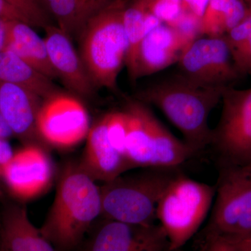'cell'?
Returning a JSON list of instances; mask_svg holds the SVG:
<instances>
[{"mask_svg": "<svg viewBox=\"0 0 251 251\" xmlns=\"http://www.w3.org/2000/svg\"><path fill=\"white\" fill-rule=\"evenodd\" d=\"M80 166L96 181L108 182L131 169L123 155L112 146L107 133L105 116L90 127Z\"/></svg>", "mask_w": 251, "mask_h": 251, "instance_id": "5bb4252c", "label": "cell"}, {"mask_svg": "<svg viewBox=\"0 0 251 251\" xmlns=\"http://www.w3.org/2000/svg\"><path fill=\"white\" fill-rule=\"evenodd\" d=\"M115 0H39L57 26L72 40L80 38L87 23Z\"/></svg>", "mask_w": 251, "mask_h": 251, "instance_id": "d6986e66", "label": "cell"}, {"mask_svg": "<svg viewBox=\"0 0 251 251\" xmlns=\"http://www.w3.org/2000/svg\"><path fill=\"white\" fill-rule=\"evenodd\" d=\"M80 163L69 162L60 172L52 206L41 233L57 251H72L101 217L100 186Z\"/></svg>", "mask_w": 251, "mask_h": 251, "instance_id": "6da1fadb", "label": "cell"}, {"mask_svg": "<svg viewBox=\"0 0 251 251\" xmlns=\"http://www.w3.org/2000/svg\"><path fill=\"white\" fill-rule=\"evenodd\" d=\"M14 154L9 142L0 138V169L11 159Z\"/></svg>", "mask_w": 251, "mask_h": 251, "instance_id": "f1b7e54d", "label": "cell"}, {"mask_svg": "<svg viewBox=\"0 0 251 251\" xmlns=\"http://www.w3.org/2000/svg\"><path fill=\"white\" fill-rule=\"evenodd\" d=\"M180 75L202 87H226L240 80L224 36L191 41L178 61Z\"/></svg>", "mask_w": 251, "mask_h": 251, "instance_id": "9c48e42d", "label": "cell"}, {"mask_svg": "<svg viewBox=\"0 0 251 251\" xmlns=\"http://www.w3.org/2000/svg\"><path fill=\"white\" fill-rule=\"evenodd\" d=\"M126 158L132 168H179L196 153L178 140L155 116L148 105L127 99Z\"/></svg>", "mask_w": 251, "mask_h": 251, "instance_id": "5b68a950", "label": "cell"}, {"mask_svg": "<svg viewBox=\"0 0 251 251\" xmlns=\"http://www.w3.org/2000/svg\"><path fill=\"white\" fill-rule=\"evenodd\" d=\"M244 1H245L249 9L251 10V0H244Z\"/></svg>", "mask_w": 251, "mask_h": 251, "instance_id": "d6a6232c", "label": "cell"}, {"mask_svg": "<svg viewBox=\"0 0 251 251\" xmlns=\"http://www.w3.org/2000/svg\"><path fill=\"white\" fill-rule=\"evenodd\" d=\"M42 101L23 87L0 82V112L14 135L27 145H39L36 120Z\"/></svg>", "mask_w": 251, "mask_h": 251, "instance_id": "2e32d148", "label": "cell"}, {"mask_svg": "<svg viewBox=\"0 0 251 251\" xmlns=\"http://www.w3.org/2000/svg\"><path fill=\"white\" fill-rule=\"evenodd\" d=\"M130 0H115L91 19L79 38L80 57L96 88L118 92L128 50L124 16Z\"/></svg>", "mask_w": 251, "mask_h": 251, "instance_id": "3957f363", "label": "cell"}, {"mask_svg": "<svg viewBox=\"0 0 251 251\" xmlns=\"http://www.w3.org/2000/svg\"><path fill=\"white\" fill-rule=\"evenodd\" d=\"M14 135L12 130L11 129L7 122L0 112V138L1 139H7Z\"/></svg>", "mask_w": 251, "mask_h": 251, "instance_id": "f546056e", "label": "cell"}, {"mask_svg": "<svg viewBox=\"0 0 251 251\" xmlns=\"http://www.w3.org/2000/svg\"><path fill=\"white\" fill-rule=\"evenodd\" d=\"M149 14L162 23H171L178 18L181 9V0H142Z\"/></svg>", "mask_w": 251, "mask_h": 251, "instance_id": "484cf974", "label": "cell"}, {"mask_svg": "<svg viewBox=\"0 0 251 251\" xmlns=\"http://www.w3.org/2000/svg\"><path fill=\"white\" fill-rule=\"evenodd\" d=\"M224 87H202L179 74L151 82L135 95L164 113L196 153L210 145V113L222 98Z\"/></svg>", "mask_w": 251, "mask_h": 251, "instance_id": "7a4b0ae2", "label": "cell"}, {"mask_svg": "<svg viewBox=\"0 0 251 251\" xmlns=\"http://www.w3.org/2000/svg\"><path fill=\"white\" fill-rule=\"evenodd\" d=\"M249 12L244 0H209L201 18V32L207 36H224Z\"/></svg>", "mask_w": 251, "mask_h": 251, "instance_id": "44dd1931", "label": "cell"}, {"mask_svg": "<svg viewBox=\"0 0 251 251\" xmlns=\"http://www.w3.org/2000/svg\"><path fill=\"white\" fill-rule=\"evenodd\" d=\"M0 251H57L33 225L25 206L9 203L0 214Z\"/></svg>", "mask_w": 251, "mask_h": 251, "instance_id": "e0dca14e", "label": "cell"}, {"mask_svg": "<svg viewBox=\"0 0 251 251\" xmlns=\"http://www.w3.org/2000/svg\"><path fill=\"white\" fill-rule=\"evenodd\" d=\"M7 21L0 18V52L4 50L6 44V36H7Z\"/></svg>", "mask_w": 251, "mask_h": 251, "instance_id": "4dcf8cb0", "label": "cell"}, {"mask_svg": "<svg viewBox=\"0 0 251 251\" xmlns=\"http://www.w3.org/2000/svg\"><path fill=\"white\" fill-rule=\"evenodd\" d=\"M84 251H171L159 224H133L102 219Z\"/></svg>", "mask_w": 251, "mask_h": 251, "instance_id": "7c38bea8", "label": "cell"}, {"mask_svg": "<svg viewBox=\"0 0 251 251\" xmlns=\"http://www.w3.org/2000/svg\"><path fill=\"white\" fill-rule=\"evenodd\" d=\"M243 251H251V234L246 237L238 238Z\"/></svg>", "mask_w": 251, "mask_h": 251, "instance_id": "1f68e13d", "label": "cell"}, {"mask_svg": "<svg viewBox=\"0 0 251 251\" xmlns=\"http://www.w3.org/2000/svg\"><path fill=\"white\" fill-rule=\"evenodd\" d=\"M201 251H223L221 237L214 235L204 237Z\"/></svg>", "mask_w": 251, "mask_h": 251, "instance_id": "83f0119b", "label": "cell"}, {"mask_svg": "<svg viewBox=\"0 0 251 251\" xmlns=\"http://www.w3.org/2000/svg\"><path fill=\"white\" fill-rule=\"evenodd\" d=\"M216 193L204 237L251 234V163L219 166Z\"/></svg>", "mask_w": 251, "mask_h": 251, "instance_id": "52a82bcc", "label": "cell"}, {"mask_svg": "<svg viewBox=\"0 0 251 251\" xmlns=\"http://www.w3.org/2000/svg\"><path fill=\"white\" fill-rule=\"evenodd\" d=\"M0 175L15 198L28 201L49 189L53 180V166L41 145L30 144L14 153L0 169Z\"/></svg>", "mask_w": 251, "mask_h": 251, "instance_id": "8fae6325", "label": "cell"}, {"mask_svg": "<svg viewBox=\"0 0 251 251\" xmlns=\"http://www.w3.org/2000/svg\"><path fill=\"white\" fill-rule=\"evenodd\" d=\"M17 10L31 27L45 29L52 24L50 16L43 7L39 0H5Z\"/></svg>", "mask_w": 251, "mask_h": 251, "instance_id": "d4e9b609", "label": "cell"}, {"mask_svg": "<svg viewBox=\"0 0 251 251\" xmlns=\"http://www.w3.org/2000/svg\"><path fill=\"white\" fill-rule=\"evenodd\" d=\"M105 116L107 133L110 143L115 150L126 158V148L128 130V114L124 109L123 110L108 112Z\"/></svg>", "mask_w": 251, "mask_h": 251, "instance_id": "cb8c5ba5", "label": "cell"}, {"mask_svg": "<svg viewBox=\"0 0 251 251\" xmlns=\"http://www.w3.org/2000/svg\"><path fill=\"white\" fill-rule=\"evenodd\" d=\"M193 41L176 28L163 24L145 34L138 52L137 80L177 62L186 46Z\"/></svg>", "mask_w": 251, "mask_h": 251, "instance_id": "9a60e30c", "label": "cell"}, {"mask_svg": "<svg viewBox=\"0 0 251 251\" xmlns=\"http://www.w3.org/2000/svg\"><path fill=\"white\" fill-rule=\"evenodd\" d=\"M0 82L23 87L43 100L60 91L52 80L6 50L0 52Z\"/></svg>", "mask_w": 251, "mask_h": 251, "instance_id": "ffe728a7", "label": "cell"}, {"mask_svg": "<svg viewBox=\"0 0 251 251\" xmlns=\"http://www.w3.org/2000/svg\"><path fill=\"white\" fill-rule=\"evenodd\" d=\"M7 36L4 50L11 51L24 62L51 80L59 78L50 60L44 39L27 23L7 21Z\"/></svg>", "mask_w": 251, "mask_h": 251, "instance_id": "ac0fdd59", "label": "cell"}, {"mask_svg": "<svg viewBox=\"0 0 251 251\" xmlns=\"http://www.w3.org/2000/svg\"><path fill=\"white\" fill-rule=\"evenodd\" d=\"M216 187L181 172L158 202L156 219L166 232L171 251L179 250L196 234L212 207Z\"/></svg>", "mask_w": 251, "mask_h": 251, "instance_id": "8992f818", "label": "cell"}, {"mask_svg": "<svg viewBox=\"0 0 251 251\" xmlns=\"http://www.w3.org/2000/svg\"><path fill=\"white\" fill-rule=\"evenodd\" d=\"M90 127L87 109L72 94L59 91L43 100L36 130L44 143L55 148H72L86 139Z\"/></svg>", "mask_w": 251, "mask_h": 251, "instance_id": "30bf717a", "label": "cell"}, {"mask_svg": "<svg viewBox=\"0 0 251 251\" xmlns=\"http://www.w3.org/2000/svg\"><path fill=\"white\" fill-rule=\"evenodd\" d=\"M0 196H1V191H0Z\"/></svg>", "mask_w": 251, "mask_h": 251, "instance_id": "836d02e7", "label": "cell"}, {"mask_svg": "<svg viewBox=\"0 0 251 251\" xmlns=\"http://www.w3.org/2000/svg\"><path fill=\"white\" fill-rule=\"evenodd\" d=\"M179 168H143L100 186L102 219L133 224H156L158 202Z\"/></svg>", "mask_w": 251, "mask_h": 251, "instance_id": "277c9868", "label": "cell"}, {"mask_svg": "<svg viewBox=\"0 0 251 251\" xmlns=\"http://www.w3.org/2000/svg\"><path fill=\"white\" fill-rule=\"evenodd\" d=\"M44 30L50 60L59 78L75 95L82 98L93 97L96 87L72 39L53 25L47 26Z\"/></svg>", "mask_w": 251, "mask_h": 251, "instance_id": "4fadbf2b", "label": "cell"}, {"mask_svg": "<svg viewBox=\"0 0 251 251\" xmlns=\"http://www.w3.org/2000/svg\"><path fill=\"white\" fill-rule=\"evenodd\" d=\"M146 8L142 0H130L125 11L124 23L127 39L128 50L126 57L128 76L132 82L137 80V63L140 44L146 34Z\"/></svg>", "mask_w": 251, "mask_h": 251, "instance_id": "7402d4cb", "label": "cell"}, {"mask_svg": "<svg viewBox=\"0 0 251 251\" xmlns=\"http://www.w3.org/2000/svg\"><path fill=\"white\" fill-rule=\"evenodd\" d=\"M0 18L6 20V21H23L27 23L25 18L23 17L22 15L13 7L9 3L6 2L5 0H0Z\"/></svg>", "mask_w": 251, "mask_h": 251, "instance_id": "4316f807", "label": "cell"}, {"mask_svg": "<svg viewBox=\"0 0 251 251\" xmlns=\"http://www.w3.org/2000/svg\"><path fill=\"white\" fill-rule=\"evenodd\" d=\"M221 117L212 129L210 145L219 166L251 163V88L224 87Z\"/></svg>", "mask_w": 251, "mask_h": 251, "instance_id": "ba28073f", "label": "cell"}, {"mask_svg": "<svg viewBox=\"0 0 251 251\" xmlns=\"http://www.w3.org/2000/svg\"><path fill=\"white\" fill-rule=\"evenodd\" d=\"M224 37L238 72L242 77L251 75V10Z\"/></svg>", "mask_w": 251, "mask_h": 251, "instance_id": "603a6c76", "label": "cell"}]
</instances>
